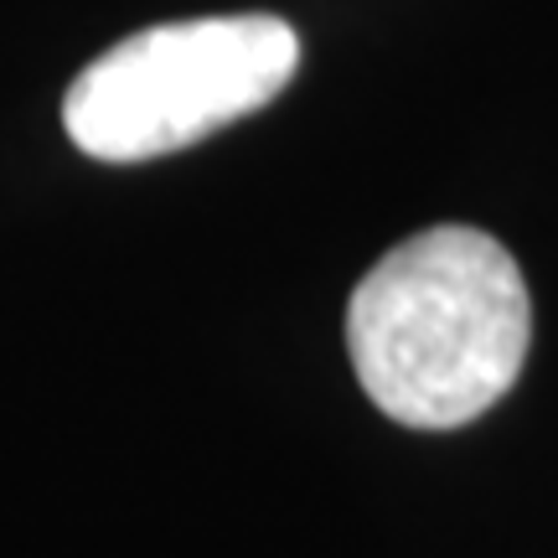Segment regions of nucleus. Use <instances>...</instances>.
<instances>
[{"mask_svg":"<svg viewBox=\"0 0 558 558\" xmlns=\"http://www.w3.org/2000/svg\"><path fill=\"white\" fill-rule=\"evenodd\" d=\"M533 300L481 228H429L388 248L347 305L362 393L409 429H460L518 383Z\"/></svg>","mask_w":558,"mask_h":558,"instance_id":"obj_1","label":"nucleus"},{"mask_svg":"<svg viewBox=\"0 0 558 558\" xmlns=\"http://www.w3.org/2000/svg\"><path fill=\"white\" fill-rule=\"evenodd\" d=\"M295 68L300 37L279 16L166 21L88 62L62 99V124L94 160H156L264 109Z\"/></svg>","mask_w":558,"mask_h":558,"instance_id":"obj_2","label":"nucleus"}]
</instances>
